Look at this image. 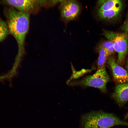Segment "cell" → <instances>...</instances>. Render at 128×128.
<instances>
[{
  "label": "cell",
  "mask_w": 128,
  "mask_h": 128,
  "mask_svg": "<svg viewBox=\"0 0 128 128\" xmlns=\"http://www.w3.org/2000/svg\"><path fill=\"white\" fill-rule=\"evenodd\" d=\"M9 34L7 22L0 17V42L5 40Z\"/></svg>",
  "instance_id": "cell-12"
},
{
  "label": "cell",
  "mask_w": 128,
  "mask_h": 128,
  "mask_svg": "<svg viewBox=\"0 0 128 128\" xmlns=\"http://www.w3.org/2000/svg\"><path fill=\"white\" fill-rule=\"evenodd\" d=\"M99 45L105 50L109 56L112 55L115 51L113 43L111 41L108 40L105 41Z\"/></svg>",
  "instance_id": "cell-13"
},
{
  "label": "cell",
  "mask_w": 128,
  "mask_h": 128,
  "mask_svg": "<svg viewBox=\"0 0 128 128\" xmlns=\"http://www.w3.org/2000/svg\"><path fill=\"white\" fill-rule=\"evenodd\" d=\"M128 118V112L125 115L124 117V119H126Z\"/></svg>",
  "instance_id": "cell-16"
},
{
  "label": "cell",
  "mask_w": 128,
  "mask_h": 128,
  "mask_svg": "<svg viewBox=\"0 0 128 128\" xmlns=\"http://www.w3.org/2000/svg\"><path fill=\"white\" fill-rule=\"evenodd\" d=\"M121 27V28L123 32L128 35V11L126 14L125 19Z\"/></svg>",
  "instance_id": "cell-14"
},
{
  "label": "cell",
  "mask_w": 128,
  "mask_h": 128,
  "mask_svg": "<svg viewBox=\"0 0 128 128\" xmlns=\"http://www.w3.org/2000/svg\"><path fill=\"white\" fill-rule=\"evenodd\" d=\"M106 62L111 69L114 80L117 84L128 83V72L117 64L113 56H109Z\"/></svg>",
  "instance_id": "cell-7"
},
{
  "label": "cell",
  "mask_w": 128,
  "mask_h": 128,
  "mask_svg": "<svg viewBox=\"0 0 128 128\" xmlns=\"http://www.w3.org/2000/svg\"><path fill=\"white\" fill-rule=\"evenodd\" d=\"M110 80L109 76L105 66L97 69L93 74L87 76L81 80L71 82V86L91 87L99 89L103 92L106 91V85Z\"/></svg>",
  "instance_id": "cell-4"
},
{
  "label": "cell",
  "mask_w": 128,
  "mask_h": 128,
  "mask_svg": "<svg viewBox=\"0 0 128 128\" xmlns=\"http://www.w3.org/2000/svg\"><path fill=\"white\" fill-rule=\"evenodd\" d=\"M99 56L97 61V69L105 66V63L109 56L105 50L100 45L98 47Z\"/></svg>",
  "instance_id": "cell-11"
},
{
  "label": "cell",
  "mask_w": 128,
  "mask_h": 128,
  "mask_svg": "<svg viewBox=\"0 0 128 128\" xmlns=\"http://www.w3.org/2000/svg\"><path fill=\"white\" fill-rule=\"evenodd\" d=\"M82 128H110L117 125L128 126V122L121 120L113 114L102 111H92L83 115L81 119Z\"/></svg>",
  "instance_id": "cell-2"
},
{
  "label": "cell",
  "mask_w": 128,
  "mask_h": 128,
  "mask_svg": "<svg viewBox=\"0 0 128 128\" xmlns=\"http://www.w3.org/2000/svg\"><path fill=\"white\" fill-rule=\"evenodd\" d=\"M4 14L9 33L15 39L20 57L24 53V44L29 28L30 14L22 12L11 7L6 8Z\"/></svg>",
  "instance_id": "cell-1"
},
{
  "label": "cell",
  "mask_w": 128,
  "mask_h": 128,
  "mask_svg": "<svg viewBox=\"0 0 128 128\" xmlns=\"http://www.w3.org/2000/svg\"><path fill=\"white\" fill-rule=\"evenodd\" d=\"M125 67L126 69V70L128 72V57L126 61Z\"/></svg>",
  "instance_id": "cell-15"
},
{
  "label": "cell",
  "mask_w": 128,
  "mask_h": 128,
  "mask_svg": "<svg viewBox=\"0 0 128 128\" xmlns=\"http://www.w3.org/2000/svg\"><path fill=\"white\" fill-rule=\"evenodd\" d=\"M48 0H11L1 1L3 4L10 6L18 11L29 14L33 13L45 5Z\"/></svg>",
  "instance_id": "cell-5"
},
{
  "label": "cell",
  "mask_w": 128,
  "mask_h": 128,
  "mask_svg": "<svg viewBox=\"0 0 128 128\" xmlns=\"http://www.w3.org/2000/svg\"><path fill=\"white\" fill-rule=\"evenodd\" d=\"M112 95L119 105H124L128 101V83L117 84Z\"/></svg>",
  "instance_id": "cell-8"
},
{
  "label": "cell",
  "mask_w": 128,
  "mask_h": 128,
  "mask_svg": "<svg viewBox=\"0 0 128 128\" xmlns=\"http://www.w3.org/2000/svg\"><path fill=\"white\" fill-rule=\"evenodd\" d=\"M103 31L102 34L113 43L115 51L118 55L117 64L122 65L128 53V35L124 32H115L105 30Z\"/></svg>",
  "instance_id": "cell-3"
},
{
  "label": "cell",
  "mask_w": 128,
  "mask_h": 128,
  "mask_svg": "<svg viewBox=\"0 0 128 128\" xmlns=\"http://www.w3.org/2000/svg\"><path fill=\"white\" fill-rule=\"evenodd\" d=\"M60 9L62 18L67 21L75 19L80 11L78 3L75 0H63L60 3Z\"/></svg>",
  "instance_id": "cell-6"
},
{
  "label": "cell",
  "mask_w": 128,
  "mask_h": 128,
  "mask_svg": "<svg viewBox=\"0 0 128 128\" xmlns=\"http://www.w3.org/2000/svg\"><path fill=\"white\" fill-rule=\"evenodd\" d=\"M122 6L123 4L108 10L98 11V15L101 19L109 20L114 19L119 15L122 9Z\"/></svg>",
  "instance_id": "cell-9"
},
{
  "label": "cell",
  "mask_w": 128,
  "mask_h": 128,
  "mask_svg": "<svg viewBox=\"0 0 128 128\" xmlns=\"http://www.w3.org/2000/svg\"><path fill=\"white\" fill-rule=\"evenodd\" d=\"M99 6L98 11L108 10L123 4L119 0H101L97 2Z\"/></svg>",
  "instance_id": "cell-10"
}]
</instances>
